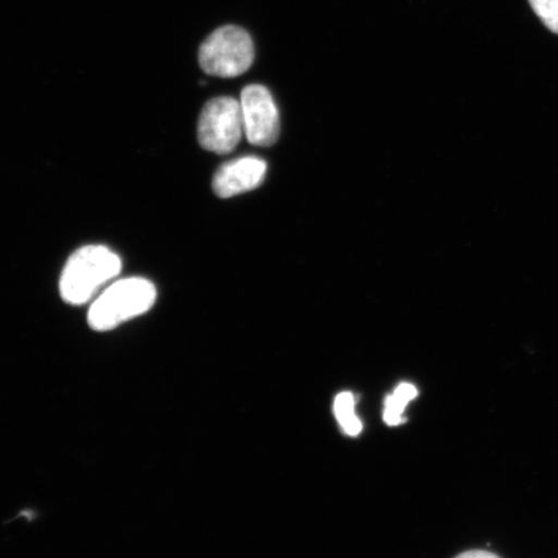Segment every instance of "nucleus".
Returning a JSON list of instances; mask_svg holds the SVG:
<instances>
[{"instance_id":"f257e3e1","label":"nucleus","mask_w":558,"mask_h":558,"mask_svg":"<svg viewBox=\"0 0 558 558\" xmlns=\"http://www.w3.org/2000/svg\"><path fill=\"white\" fill-rule=\"evenodd\" d=\"M121 270V257L108 247L90 244L76 250L62 270L60 295L68 304H86L120 276Z\"/></svg>"},{"instance_id":"f03ea898","label":"nucleus","mask_w":558,"mask_h":558,"mask_svg":"<svg viewBox=\"0 0 558 558\" xmlns=\"http://www.w3.org/2000/svg\"><path fill=\"white\" fill-rule=\"evenodd\" d=\"M156 286L148 279H120L105 289L88 312V324L96 331H109L125 320L142 316L155 305Z\"/></svg>"},{"instance_id":"7ed1b4c3","label":"nucleus","mask_w":558,"mask_h":558,"mask_svg":"<svg viewBox=\"0 0 558 558\" xmlns=\"http://www.w3.org/2000/svg\"><path fill=\"white\" fill-rule=\"evenodd\" d=\"M199 65L209 75L235 78L246 73L255 59V47L242 27L227 25L215 31L199 47Z\"/></svg>"},{"instance_id":"20e7f679","label":"nucleus","mask_w":558,"mask_h":558,"mask_svg":"<svg viewBox=\"0 0 558 558\" xmlns=\"http://www.w3.org/2000/svg\"><path fill=\"white\" fill-rule=\"evenodd\" d=\"M244 134L241 102L233 97H216L202 110L198 122V142L202 148L229 155Z\"/></svg>"},{"instance_id":"39448f33","label":"nucleus","mask_w":558,"mask_h":558,"mask_svg":"<svg viewBox=\"0 0 558 558\" xmlns=\"http://www.w3.org/2000/svg\"><path fill=\"white\" fill-rule=\"evenodd\" d=\"M244 135L256 146H270L279 135V113L267 87L250 85L241 94Z\"/></svg>"},{"instance_id":"423d86ee","label":"nucleus","mask_w":558,"mask_h":558,"mask_svg":"<svg viewBox=\"0 0 558 558\" xmlns=\"http://www.w3.org/2000/svg\"><path fill=\"white\" fill-rule=\"evenodd\" d=\"M267 170V162L254 156L230 160L215 173L214 192L220 198H230L254 191L263 184Z\"/></svg>"},{"instance_id":"0eeeda50","label":"nucleus","mask_w":558,"mask_h":558,"mask_svg":"<svg viewBox=\"0 0 558 558\" xmlns=\"http://www.w3.org/2000/svg\"><path fill=\"white\" fill-rule=\"evenodd\" d=\"M416 397L417 389L413 384L401 383L395 392L388 395L386 401H384V422L389 427H396V425L407 422L403 417L404 410H407L409 402L415 400Z\"/></svg>"},{"instance_id":"6e6552de","label":"nucleus","mask_w":558,"mask_h":558,"mask_svg":"<svg viewBox=\"0 0 558 558\" xmlns=\"http://www.w3.org/2000/svg\"><path fill=\"white\" fill-rule=\"evenodd\" d=\"M333 413L337 416L340 428L348 436L357 437L364 425L355 415V400L352 392H341L335 397Z\"/></svg>"},{"instance_id":"1a4fd4ad","label":"nucleus","mask_w":558,"mask_h":558,"mask_svg":"<svg viewBox=\"0 0 558 558\" xmlns=\"http://www.w3.org/2000/svg\"><path fill=\"white\" fill-rule=\"evenodd\" d=\"M535 15L555 34H558V0H529Z\"/></svg>"},{"instance_id":"9d476101","label":"nucleus","mask_w":558,"mask_h":558,"mask_svg":"<svg viewBox=\"0 0 558 558\" xmlns=\"http://www.w3.org/2000/svg\"><path fill=\"white\" fill-rule=\"evenodd\" d=\"M456 558H500V557L495 554L488 553V550L472 549V550H466V553L460 554Z\"/></svg>"}]
</instances>
